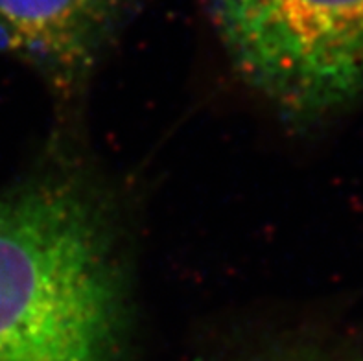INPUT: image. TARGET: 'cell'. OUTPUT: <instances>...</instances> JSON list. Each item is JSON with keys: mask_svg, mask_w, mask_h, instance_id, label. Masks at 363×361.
Instances as JSON below:
<instances>
[{"mask_svg": "<svg viewBox=\"0 0 363 361\" xmlns=\"http://www.w3.org/2000/svg\"><path fill=\"white\" fill-rule=\"evenodd\" d=\"M230 63L267 101L313 118L363 94V0H207Z\"/></svg>", "mask_w": 363, "mask_h": 361, "instance_id": "7a4b0ae2", "label": "cell"}, {"mask_svg": "<svg viewBox=\"0 0 363 361\" xmlns=\"http://www.w3.org/2000/svg\"><path fill=\"white\" fill-rule=\"evenodd\" d=\"M128 282L104 203L70 179L0 197V361H116Z\"/></svg>", "mask_w": 363, "mask_h": 361, "instance_id": "6da1fadb", "label": "cell"}, {"mask_svg": "<svg viewBox=\"0 0 363 361\" xmlns=\"http://www.w3.org/2000/svg\"><path fill=\"white\" fill-rule=\"evenodd\" d=\"M140 0H0V48L63 100L79 91Z\"/></svg>", "mask_w": 363, "mask_h": 361, "instance_id": "3957f363", "label": "cell"}]
</instances>
